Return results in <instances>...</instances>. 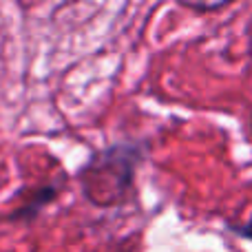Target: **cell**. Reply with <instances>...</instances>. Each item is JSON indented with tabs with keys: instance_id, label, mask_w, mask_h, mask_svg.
I'll list each match as a JSON object with an SVG mask.
<instances>
[{
	"instance_id": "7a4b0ae2",
	"label": "cell",
	"mask_w": 252,
	"mask_h": 252,
	"mask_svg": "<svg viewBox=\"0 0 252 252\" xmlns=\"http://www.w3.org/2000/svg\"><path fill=\"white\" fill-rule=\"evenodd\" d=\"M53 197H56V188H44V190H40L38 195L33 197V201H31L29 206H25V208H20L18 210V215L16 217H29V215H35V210L40 208L42 204H47V201H51Z\"/></svg>"
},
{
	"instance_id": "3957f363",
	"label": "cell",
	"mask_w": 252,
	"mask_h": 252,
	"mask_svg": "<svg viewBox=\"0 0 252 252\" xmlns=\"http://www.w3.org/2000/svg\"><path fill=\"white\" fill-rule=\"evenodd\" d=\"M230 2H192V0H179V7L190 9L195 13H210V11H219L226 9Z\"/></svg>"
},
{
	"instance_id": "277c9868",
	"label": "cell",
	"mask_w": 252,
	"mask_h": 252,
	"mask_svg": "<svg viewBox=\"0 0 252 252\" xmlns=\"http://www.w3.org/2000/svg\"><path fill=\"white\" fill-rule=\"evenodd\" d=\"M235 232L237 235H241V237H246V239H252V219L246 223V226H237Z\"/></svg>"
},
{
	"instance_id": "6da1fadb",
	"label": "cell",
	"mask_w": 252,
	"mask_h": 252,
	"mask_svg": "<svg viewBox=\"0 0 252 252\" xmlns=\"http://www.w3.org/2000/svg\"><path fill=\"white\" fill-rule=\"evenodd\" d=\"M139 153L135 146H111L91 157L80 173L82 190L95 206L122 204L130 195Z\"/></svg>"
}]
</instances>
